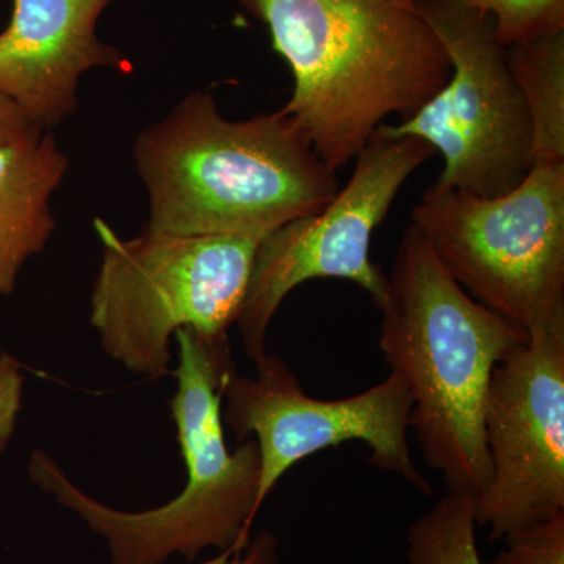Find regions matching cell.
I'll use <instances>...</instances> for the list:
<instances>
[{
    "mask_svg": "<svg viewBox=\"0 0 564 564\" xmlns=\"http://www.w3.org/2000/svg\"><path fill=\"white\" fill-rule=\"evenodd\" d=\"M293 76L282 107L321 161L344 169L386 118L406 120L451 79L417 0H237Z\"/></svg>",
    "mask_w": 564,
    "mask_h": 564,
    "instance_id": "cell-1",
    "label": "cell"
},
{
    "mask_svg": "<svg viewBox=\"0 0 564 564\" xmlns=\"http://www.w3.org/2000/svg\"><path fill=\"white\" fill-rule=\"evenodd\" d=\"M132 154L150 199L144 226L155 231L261 242L340 188L291 115L228 120L203 90L144 128Z\"/></svg>",
    "mask_w": 564,
    "mask_h": 564,
    "instance_id": "cell-2",
    "label": "cell"
},
{
    "mask_svg": "<svg viewBox=\"0 0 564 564\" xmlns=\"http://www.w3.org/2000/svg\"><path fill=\"white\" fill-rule=\"evenodd\" d=\"M378 345L413 399L411 430L447 491L484 492L491 478L484 411L494 369L524 329L474 300L413 226L388 274Z\"/></svg>",
    "mask_w": 564,
    "mask_h": 564,
    "instance_id": "cell-3",
    "label": "cell"
},
{
    "mask_svg": "<svg viewBox=\"0 0 564 564\" xmlns=\"http://www.w3.org/2000/svg\"><path fill=\"white\" fill-rule=\"evenodd\" d=\"M180 347L172 417L187 469L180 496L144 511L115 510L77 488L46 452L35 451L29 475L41 491L79 516L106 540L109 564H162L196 558L204 549L242 547L259 508L261 452L252 437L231 452L223 425V388L236 370L229 339L176 333Z\"/></svg>",
    "mask_w": 564,
    "mask_h": 564,
    "instance_id": "cell-4",
    "label": "cell"
},
{
    "mask_svg": "<svg viewBox=\"0 0 564 564\" xmlns=\"http://www.w3.org/2000/svg\"><path fill=\"white\" fill-rule=\"evenodd\" d=\"M102 259L90 323L102 350L131 372L158 380L170 372V343L181 329L226 339L239 318L259 240L185 236L143 226L122 239L96 218Z\"/></svg>",
    "mask_w": 564,
    "mask_h": 564,
    "instance_id": "cell-5",
    "label": "cell"
},
{
    "mask_svg": "<svg viewBox=\"0 0 564 564\" xmlns=\"http://www.w3.org/2000/svg\"><path fill=\"white\" fill-rule=\"evenodd\" d=\"M411 226L478 303L527 334L564 328V162L499 198L432 184Z\"/></svg>",
    "mask_w": 564,
    "mask_h": 564,
    "instance_id": "cell-6",
    "label": "cell"
},
{
    "mask_svg": "<svg viewBox=\"0 0 564 564\" xmlns=\"http://www.w3.org/2000/svg\"><path fill=\"white\" fill-rule=\"evenodd\" d=\"M417 7L447 52L451 79L391 131L443 154L436 187L484 199L507 195L533 166L532 120L507 47L491 18L466 0H417Z\"/></svg>",
    "mask_w": 564,
    "mask_h": 564,
    "instance_id": "cell-7",
    "label": "cell"
},
{
    "mask_svg": "<svg viewBox=\"0 0 564 564\" xmlns=\"http://www.w3.org/2000/svg\"><path fill=\"white\" fill-rule=\"evenodd\" d=\"M433 148L381 124L356 155L344 188L317 214L296 218L259 242L237 328L252 362L267 355V334L285 296L303 282L337 278L358 284L375 306L388 274L370 259L375 229L383 223L411 174Z\"/></svg>",
    "mask_w": 564,
    "mask_h": 564,
    "instance_id": "cell-8",
    "label": "cell"
},
{
    "mask_svg": "<svg viewBox=\"0 0 564 564\" xmlns=\"http://www.w3.org/2000/svg\"><path fill=\"white\" fill-rule=\"evenodd\" d=\"M256 373L234 370L223 388V425L239 443L252 440L261 452L259 508L291 467L326 448L359 441L370 448L369 462L395 475L415 491L433 489L415 466L408 432L413 399L402 378L389 375L383 383L347 399L307 395L299 377L280 356L263 355Z\"/></svg>",
    "mask_w": 564,
    "mask_h": 564,
    "instance_id": "cell-9",
    "label": "cell"
},
{
    "mask_svg": "<svg viewBox=\"0 0 564 564\" xmlns=\"http://www.w3.org/2000/svg\"><path fill=\"white\" fill-rule=\"evenodd\" d=\"M491 478L475 519L491 540L564 511V328L530 333L494 369L484 411Z\"/></svg>",
    "mask_w": 564,
    "mask_h": 564,
    "instance_id": "cell-10",
    "label": "cell"
},
{
    "mask_svg": "<svg viewBox=\"0 0 564 564\" xmlns=\"http://www.w3.org/2000/svg\"><path fill=\"white\" fill-rule=\"evenodd\" d=\"M113 0H13L0 32V96L43 131L61 126L79 107L82 76L95 68L132 73L120 50L96 35Z\"/></svg>",
    "mask_w": 564,
    "mask_h": 564,
    "instance_id": "cell-11",
    "label": "cell"
},
{
    "mask_svg": "<svg viewBox=\"0 0 564 564\" xmlns=\"http://www.w3.org/2000/svg\"><path fill=\"white\" fill-rule=\"evenodd\" d=\"M68 169L51 131L0 147V295L14 292L24 263L50 242L57 226L51 198Z\"/></svg>",
    "mask_w": 564,
    "mask_h": 564,
    "instance_id": "cell-12",
    "label": "cell"
},
{
    "mask_svg": "<svg viewBox=\"0 0 564 564\" xmlns=\"http://www.w3.org/2000/svg\"><path fill=\"white\" fill-rule=\"evenodd\" d=\"M507 61L532 120L533 165L564 162V31L511 44Z\"/></svg>",
    "mask_w": 564,
    "mask_h": 564,
    "instance_id": "cell-13",
    "label": "cell"
},
{
    "mask_svg": "<svg viewBox=\"0 0 564 564\" xmlns=\"http://www.w3.org/2000/svg\"><path fill=\"white\" fill-rule=\"evenodd\" d=\"M475 510L477 494L445 492L408 527L406 564H484Z\"/></svg>",
    "mask_w": 564,
    "mask_h": 564,
    "instance_id": "cell-14",
    "label": "cell"
},
{
    "mask_svg": "<svg viewBox=\"0 0 564 564\" xmlns=\"http://www.w3.org/2000/svg\"><path fill=\"white\" fill-rule=\"evenodd\" d=\"M491 18L496 39L505 47L534 36L564 31V0H466Z\"/></svg>",
    "mask_w": 564,
    "mask_h": 564,
    "instance_id": "cell-15",
    "label": "cell"
},
{
    "mask_svg": "<svg viewBox=\"0 0 564 564\" xmlns=\"http://www.w3.org/2000/svg\"><path fill=\"white\" fill-rule=\"evenodd\" d=\"M503 541L505 547L489 564H564V511L508 533Z\"/></svg>",
    "mask_w": 564,
    "mask_h": 564,
    "instance_id": "cell-16",
    "label": "cell"
},
{
    "mask_svg": "<svg viewBox=\"0 0 564 564\" xmlns=\"http://www.w3.org/2000/svg\"><path fill=\"white\" fill-rule=\"evenodd\" d=\"M22 364L9 352H0V455L9 447L22 404Z\"/></svg>",
    "mask_w": 564,
    "mask_h": 564,
    "instance_id": "cell-17",
    "label": "cell"
},
{
    "mask_svg": "<svg viewBox=\"0 0 564 564\" xmlns=\"http://www.w3.org/2000/svg\"><path fill=\"white\" fill-rule=\"evenodd\" d=\"M198 564H284L281 556V543L270 530L250 538L242 547L223 551L214 558Z\"/></svg>",
    "mask_w": 564,
    "mask_h": 564,
    "instance_id": "cell-18",
    "label": "cell"
},
{
    "mask_svg": "<svg viewBox=\"0 0 564 564\" xmlns=\"http://www.w3.org/2000/svg\"><path fill=\"white\" fill-rule=\"evenodd\" d=\"M43 131L32 124L10 99L0 96V147Z\"/></svg>",
    "mask_w": 564,
    "mask_h": 564,
    "instance_id": "cell-19",
    "label": "cell"
}]
</instances>
